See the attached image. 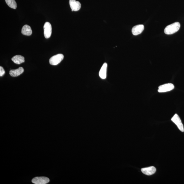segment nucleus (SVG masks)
<instances>
[{"label": "nucleus", "instance_id": "1", "mask_svg": "<svg viewBox=\"0 0 184 184\" xmlns=\"http://www.w3.org/2000/svg\"><path fill=\"white\" fill-rule=\"evenodd\" d=\"M180 28V24L176 22L167 26L164 29V33L167 35H171L177 32Z\"/></svg>", "mask_w": 184, "mask_h": 184}, {"label": "nucleus", "instance_id": "2", "mask_svg": "<svg viewBox=\"0 0 184 184\" xmlns=\"http://www.w3.org/2000/svg\"><path fill=\"white\" fill-rule=\"evenodd\" d=\"M175 88V86L172 83H169L159 86L158 92L159 93H163L171 91Z\"/></svg>", "mask_w": 184, "mask_h": 184}, {"label": "nucleus", "instance_id": "3", "mask_svg": "<svg viewBox=\"0 0 184 184\" xmlns=\"http://www.w3.org/2000/svg\"><path fill=\"white\" fill-rule=\"evenodd\" d=\"M63 58L64 56L62 54H58L51 57L49 60V62L51 65H57L62 61Z\"/></svg>", "mask_w": 184, "mask_h": 184}, {"label": "nucleus", "instance_id": "4", "mask_svg": "<svg viewBox=\"0 0 184 184\" xmlns=\"http://www.w3.org/2000/svg\"><path fill=\"white\" fill-rule=\"evenodd\" d=\"M171 121L176 124L181 131L184 132L183 124L180 118L177 114H176L174 115L172 118L171 119Z\"/></svg>", "mask_w": 184, "mask_h": 184}, {"label": "nucleus", "instance_id": "5", "mask_svg": "<svg viewBox=\"0 0 184 184\" xmlns=\"http://www.w3.org/2000/svg\"><path fill=\"white\" fill-rule=\"evenodd\" d=\"M43 28L44 34L45 37L46 39L50 38L51 35V32H52V28H51V24L48 22H46L44 25Z\"/></svg>", "mask_w": 184, "mask_h": 184}, {"label": "nucleus", "instance_id": "6", "mask_svg": "<svg viewBox=\"0 0 184 184\" xmlns=\"http://www.w3.org/2000/svg\"><path fill=\"white\" fill-rule=\"evenodd\" d=\"M50 181V180L45 177H36L34 178L32 180V182L36 184H47Z\"/></svg>", "mask_w": 184, "mask_h": 184}, {"label": "nucleus", "instance_id": "7", "mask_svg": "<svg viewBox=\"0 0 184 184\" xmlns=\"http://www.w3.org/2000/svg\"><path fill=\"white\" fill-rule=\"evenodd\" d=\"M69 4L72 11L79 10L81 6L80 2L76 0H70Z\"/></svg>", "mask_w": 184, "mask_h": 184}, {"label": "nucleus", "instance_id": "8", "mask_svg": "<svg viewBox=\"0 0 184 184\" xmlns=\"http://www.w3.org/2000/svg\"><path fill=\"white\" fill-rule=\"evenodd\" d=\"M144 29L143 25H139L134 26L132 29V32L134 35L137 36L142 33Z\"/></svg>", "mask_w": 184, "mask_h": 184}, {"label": "nucleus", "instance_id": "9", "mask_svg": "<svg viewBox=\"0 0 184 184\" xmlns=\"http://www.w3.org/2000/svg\"><path fill=\"white\" fill-rule=\"evenodd\" d=\"M156 168L153 166L141 169L142 172L145 175L148 176L153 175L156 173Z\"/></svg>", "mask_w": 184, "mask_h": 184}, {"label": "nucleus", "instance_id": "10", "mask_svg": "<svg viewBox=\"0 0 184 184\" xmlns=\"http://www.w3.org/2000/svg\"><path fill=\"white\" fill-rule=\"evenodd\" d=\"M107 65V63H104L100 70L99 75L100 77L102 79H106Z\"/></svg>", "mask_w": 184, "mask_h": 184}, {"label": "nucleus", "instance_id": "11", "mask_svg": "<svg viewBox=\"0 0 184 184\" xmlns=\"http://www.w3.org/2000/svg\"><path fill=\"white\" fill-rule=\"evenodd\" d=\"M24 72V69L20 67L18 69L11 70L10 71L9 74L12 77H16L22 74Z\"/></svg>", "mask_w": 184, "mask_h": 184}, {"label": "nucleus", "instance_id": "12", "mask_svg": "<svg viewBox=\"0 0 184 184\" xmlns=\"http://www.w3.org/2000/svg\"><path fill=\"white\" fill-rule=\"evenodd\" d=\"M22 33L23 35L28 36H31L32 34V31L31 27L28 25H24L22 29Z\"/></svg>", "mask_w": 184, "mask_h": 184}, {"label": "nucleus", "instance_id": "13", "mask_svg": "<svg viewBox=\"0 0 184 184\" xmlns=\"http://www.w3.org/2000/svg\"><path fill=\"white\" fill-rule=\"evenodd\" d=\"M12 60L17 64H20L25 62L24 57L23 56L19 55L14 56L12 58Z\"/></svg>", "mask_w": 184, "mask_h": 184}, {"label": "nucleus", "instance_id": "14", "mask_svg": "<svg viewBox=\"0 0 184 184\" xmlns=\"http://www.w3.org/2000/svg\"><path fill=\"white\" fill-rule=\"evenodd\" d=\"M6 4L10 8L16 9L17 8V4L15 0H5Z\"/></svg>", "mask_w": 184, "mask_h": 184}, {"label": "nucleus", "instance_id": "15", "mask_svg": "<svg viewBox=\"0 0 184 184\" xmlns=\"http://www.w3.org/2000/svg\"><path fill=\"white\" fill-rule=\"evenodd\" d=\"M5 73V71L4 69V68L2 67H0V76L2 77L3 76Z\"/></svg>", "mask_w": 184, "mask_h": 184}]
</instances>
